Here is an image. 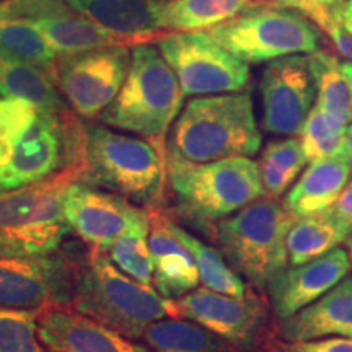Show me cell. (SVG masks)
Segmentation results:
<instances>
[{
    "label": "cell",
    "instance_id": "3957f363",
    "mask_svg": "<svg viewBox=\"0 0 352 352\" xmlns=\"http://www.w3.org/2000/svg\"><path fill=\"white\" fill-rule=\"evenodd\" d=\"M178 77L152 44L132 47L126 82L100 120L114 129L134 132L166 155L165 138L183 107Z\"/></svg>",
    "mask_w": 352,
    "mask_h": 352
},
{
    "label": "cell",
    "instance_id": "4316f807",
    "mask_svg": "<svg viewBox=\"0 0 352 352\" xmlns=\"http://www.w3.org/2000/svg\"><path fill=\"white\" fill-rule=\"evenodd\" d=\"M307 162L300 139L289 138L267 144L258 162L266 196L274 199L284 196L302 175Z\"/></svg>",
    "mask_w": 352,
    "mask_h": 352
},
{
    "label": "cell",
    "instance_id": "30bf717a",
    "mask_svg": "<svg viewBox=\"0 0 352 352\" xmlns=\"http://www.w3.org/2000/svg\"><path fill=\"white\" fill-rule=\"evenodd\" d=\"M157 47L178 77L184 96L243 91L248 64L223 50L208 32H173L157 39Z\"/></svg>",
    "mask_w": 352,
    "mask_h": 352
},
{
    "label": "cell",
    "instance_id": "d6a6232c",
    "mask_svg": "<svg viewBox=\"0 0 352 352\" xmlns=\"http://www.w3.org/2000/svg\"><path fill=\"white\" fill-rule=\"evenodd\" d=\"M302 15H305L311 23L323 30L328 34L333 46L336 47V51L352 63V34L347 33L338 21L334 8H311Z\"/></svg>",
    "mask_w": 352,
    "mask_h": 352
},
{
    "label": "cell",
    "instance_id": "e575fe53",
    "mask_svg": "<svg viewBox=\"0 0 352 352\" xmlns=\"http://www.w3.org/2000/svg\"><path fill=\"white\" fill-rule=\"evenodd\" d=\"M267 2L274 7L294 8V10L305 13L311 8H334L346 0H267Z\"/></svg>",
    "mask_w": 352,
    "mask_h": 352
},
{
    "label": "cell",
    "instance_id": "4fadbf2b",
    "mask_svg": "<svg viewBox=\"0 0 352 352\" xmlns=\"http://www.w3.org/2000/svg\"><path fill=\"white\" fill-rule=\"evenodd\" d=\"M63 210L70 230L90 250L101 253H107L131 228L148 220L147 209L138 208L124 196L82 182L67 188Z\"/></svg>",
    "mask_w": 352,
    "mask_h": 352
},
{
    "label": "cell",
    "instance_id": "d4e9b609",
    "mask_svg": "<svg viewBox=\"0 0 352 352\" xmlns=\"http://www.w3.org/2000/svg\"><path fill=\"white\" fill-rule=\"evenodd\" d=\"M142 340L152 352H243L186 318L155 321L144 333Z\"/></svg>",
    "mask_w": 352,
    "mask_h": 352
},
{
    "label": "cell",
    "instance_id": "e0dca14e",
    "mask_svg": "<svg viewBox=\"0 0 352 352\" xmlns=\"http://www.w3.org/2000/svg\"><path fill=\"white\" fill-rule=\"evenodd\" d=\"M65 165V144L60 122L38 114L16 140L12 158L0 170V192L43 182Z\"/></svg>",
    "mask_w": 352,
    "mask_h": 352
},
{
    "label": "cell",
    "instance_id": "2e32d148",
    "mask_svg": "<svg viewBox=\"0 0 352 352\" xmlns=\"http://www.w3.org/2000/svg\"><path fill=\"white\" fill-rule=\"evenodd\" d=\"M38 336L50 352H152L69 303L39 310Z\"/></svg>",
    "mask_w": 352,
    "mask_h": 352
},
{
    "label": "cell",
    "instance_id": "277c9868",
    "mask_svg": "<svg viewBox=\"0 0 352 352\" xmlns=\"http://www.w3.org/2000/svg\"><path fill=\"white\" fill-rule=\"evenodd\" d=\"M296 220L283 202L263 196L219 220L214 236L228 266L264 292L272 277L289 266L287 235Z\"/></svg>",
    "mask_w": 352,
    "mask_h": 352
},
{
    "label": "cell",
    "instance_id": "7a4b0ae2",
    "mask_svg": "<svg viewBox=\"0 0 352 352\" xmlns=\"http://www.w3.org/2000/svg\"><path fill=\"white\" fill-rule=\"evenodd\" d=\"M70 307L129 340H140L155 321L178 318L175 302L124 274L107 253L90 250L76 267Z\"/></svg>",
    "mask_w": 352,
    "mask_h": 352
},
{
    "label": "cell",
    "instance_id": "f1b7e54d",
    "mask_svg": "<svg viewBox=\"0 0 352 352\" xmlns=\"http://www.w3.org/2000/svg\"><path fill=\"white\" fill-rule=\"evenodd\" d=\"M171 230L195 258L197 271H199V279L204 284V287L233 297H243L248 292L250 287L228 266L222 253L217 252L212 246L202 243L199 239H196L195 235L184 230L173 220H171Z\"/></svg>",
    "mask_w": 352,
    "mask_h": 352
},
{
    "label": "cell",
    "instance_id": "52a82bcc",
    "mask_svg": "<svg viewBox=\"0 0 352 352\" xmlns=\"http://www.w3.org/2000/svg\"><path fill=\"white\" fill-rule=\"evenodd\" d=\"M166 178L182 208L204 223L219 222L266 196L258 164L250 157L192 164L166 155Z\"/></svg>",
    "mask_w": 352,
    "mask_h": 352
},
{
    "label": "cell",
    "instance_id": "5bb4252c",
    "mask_svg": "<svg viewBox=\"0 0 352 352\" xmlns=\"http://www.w3.org/2000/svg\"><path fill=\"white\" fill-rule=\"evenodd\" d=\"M259 91L264 129L289 138L300 134L316 98L308 57L292 54L267 63L259 80Z\"/></svg>",
    "mask_w": 352,
    "mask_h": 352
},
{
    "label": "cell",
    "instance_id": "4dcf8cb0",
    "mask_svg": "<svg viewBox=\"0 0 352 352\" xmlns=\"http://www.w3.org/2000/svg\"><path fill=\"white\" fill-rule=\"evenodd\" d=\"M349 126L333 120L323 109L314 104L300 131V142L308 162L318 158L346 155V134Z\"/></svg>",
    "mask_w": 352,
    "mask_h": 352
},
{
    "label": "cell",
    "instance_id": "603a6c76",
    "mask_svg": "<svg viewBox=\"0 0 352 352\" xmlns=\"http://www.w3.org/2000/svg\"><path fill=\"white\" fill-rule=\"evenodd\" d=\"M349 230V226L340 217L334 206L297 219L287 235L289 264L298 266L323 256L344 243Z\"/></svg>",
    "mask_w": 352,
    "mask_h": 352
},
{
    "label": "cell",
    "instance_id": "9a60e30c",
    "mask_svg": "<svg viewBox=\"0 0 352 352\" xmlns=\"http://www.w3.org/2000/svg\"><path fill=\"white\" fill-rule=\"evenodd\" d=\"M351 267L349 254L338 246L323 256L277 272L264 290L274 318H289L311 305L340 284Z\"/></svg>",
    "mask_w": 352,
    "mask_h": 352
},
{
    "label": "cell",
    "instance_id": "8fae6325",
    "mask_svg": "<svg viewBox=\"0 0 352 352\" xmlns=\"http://www.w3.org/2000/svg\"><path fill=\"white\" fill-rule=\"evenodd\" d=\"M132 51L126 44L59 57L56 83L70 109L83 120L101 116L124 85Z\"/></svg>",
    "mask_w": 352,
    "mask_h": 352
},
{
    "label": "cell",
    "instance_id": "d590c367",
    "mask_svg": "<svg viewBox=\"0 0 352 352\" xmlns=\"http://www.w3.org/2000/svg\"><path fill=\"white\" fill-rule=\"evenodd\" d=\"M334 209L340 214V217L344 220V222L352 227V178L351 182L346 184L344 191L341 192V196L338 197L336 204H334Z\"/></svg>",
    "mask_w": 352,
    "mask_h": 352
},
{
    "label": "cell",
    "instance_id": "836d02e7",
    "mask_svg": "<svg viewBox=\"0 0 352 352\" xmlns=\"http://www.w3.org/2000/svg\"><path fill=\"white\" fill-rule=\"evenodd\" d=\"M270 352H352V338L329 336L307 341H284L276 338Z\"/></svg>",
    "mask_w": 352,
    "mask_h": 352
},
{
    "label": "cell",
    "instance_id": "484cf974",
    "mask_svg": "<svg viewBox=\"0 0 352 352\" xmlns=\"http://www.w3.org/2000/svg\"><path fill=\"white\" fill-rule=\"evenodd\" d=\"M308 64L316 85V107L323 109L333 120L351 126L352 95L336 56L328 51H315L308 54Z\"/></svg>",
    "mask_w": 352,
    "mask_h": 352
},
{
    "label": "cell",
    "instance_id": "83f0119b",
    "mask_svg": "<svg viewBox=\"0 0 352 352\" xmlns=\"http://www.w3.org/2000/svg\"><path fill=\"white\" fill-rule=\"evenodd\" d=\"M0 57L36 65L56 80L59 56L30 20H0Z\"/></svg>",
    "mask_w": 352,
    "mask_h": 352
},
{
    "label": "cell",
    "instance_id": "7c38bea8",
    "mask_svg": "<svg viewBox=\"0 0 352 352\" xmlns=\"http://www.w3.org/2000/svg\"><path fill=\"white\" fill-rule=\"evenodd\" d=\"M76 267L59 254L0 253V308L43 310L70 303Z\"/></svg>",
    "mask_w": 352,
    "mask_h": 352
},
{
    "label": "cell",
    "instance_id": "d6986e66",
    "mask_svg": "<svg viewBox=\"0 0 352 352\" xmlns=\"http://www.w3.org/2000/svg\"><path fill=\"white\" fill-rule=\"evenodd\" d=\"M148 246L153 261V287L175 300L201 283L199 271L189 250L171 230V219L160 208H148Z\"/></svg>",
    "mask_w": 352,
    "mask_h": 352
},
{
    "label": "cell",
    "instance_id": "ba28073f",
    "mask_svg": "<svg viewBox=\"0 0 352 352\" xmlns=\"http://www.w3.org/2000/svg\"><path fill=\"white\" fill-rule=\"evenodd\" d=\"M208 33L223 50L246 64L311 54L320 50L321 39L318 30L300 12L271 3L212 26Z\"/></svg>",
    "mask_w": 352,
    "mask_h": 352
},
{
    "label": "cell",
    "instance_id": "60d3db41",
    "mask_svg": "<svg viewBox=\"0 0 352 352\" xmlns=\"http://www.w3.org/2000/svg\"><path fill=\"white\" fill-rule=\"evenodd\" d=\"M344 243H346V248H347L346 252H347V254H349V259H351V266H352V227H351L349 233H347V236H346Z\"/></svg>",
    "mask_w": 352,
    "mask_h": 352
},
{
    "label": "cell",
    "instance_id": "ffe728a7",
    "mask_svg": "<svg viewBox=\"0 0 352 352\" xmlns=\"http://www.w3.org/2000/svg\"><path fill=\"white\" fill-rule=\"evenodd\" d=\"M276 333L284 341L352 338V277L342 279L328 294L296 315L277 320Z\"/></svg>",
    "mask_w": 352,
    "mask_h": 352
},
{
    "label": "cell",
    "instance_id": "6da1fadb",
    "mask_svg": "<svg viewBox=\"0 0 352 352\" xmlns=\"http://www.w3.org/2000/svg\"><path fill=\"white\" fill-rule=\"evenodd\" d=\"M261 147L250 91L192 96L170 129L166 155L192 164L252 157Z\"/></svg>",
    "mask_w": 352,
    "mask_h": 352
},
{
    "label": "cell",
    "instance_id": "f35d334b",
    "mask_svg": "<svg viewBox=\"0 0 352 352\" xmlns=\"http://www.w3.org/2000/svg\"><path fill=\"white\" fill-rule=\"evenodd\" d=\"M341 69H342V74H344V77L347 78V83H349L351 95H352V63H351V60L341 63Z\"/></svg>",
    "mask_w": 352,
    "mask_h": 352
},
{
    "label": "cell",
    "instance_id": "8992f818",
    "mask_svg": "<svg viewBox=\"0 0 352 352\" xmlns=\"http://www.w3.org/2000/svg\"><path fill=\"white\" fill-rule=\"evenodd\" d=\"M82 170L65 165L43 182L0 192V253L51 254L70 230L63 202Z\"/></svg>",
    "mask_w": 352,
    "mask_h": 352
},
{
    "label": "cell",
    "instance_id": "9c48e42d",
    "mask_svg": "<svg viewBox=\"0 0 352 352\" xmlns=\"http://www.w3.org/2000/svg\"><path fill=\"white\" fill-rule=\"evenodd\" d=\"M173 302L178 318L195 321L243 352H270L277 338L270 302L252 289L233 297L202 287Z\"/></svg>",
    "mask_w": 352,
    "mask_h": 352
},
{
    "label": "cell",
    "instance_id": "1f68e13d",
    "mask_svg": "<svg viewBox=\"0 0 352 352\" xmlns=\"http://www.w3.org/2000/svg\"><path fill=\"white\" fill-rule=\"evenodd\" d=\"M38 314L39 310L0 308V352H44Z\"/></svg>",
    "mask_w": 352,
    "mask_h": 352
},
{
    "label": "cell",
    "instance_id": "cb8c5ba5",
    "mask_svg": "<svg viewBox=\"0 0 352 352\" xmlns=\"http://www.w3.org/2000/svg\"><path fill=\"white\" fill-rule=\"evenodd\" d=\"M267 3V0H168L164 28L171 33L204 32Z\"/></svg>",
    "mask_w": 352,
    "mask_h": 352
},
{
    "label": "cell",
    "instance_id": "ab89813d",
    "mask_svg": "<svg viewBox=\"0 0 352 352\" xmlns=\"http://www.w3.org/2000/svg\"><path fill=\"white\" fill-rule=\"evenodd\" d=\"M344 153H346V157L349 158V160L352 162V124L349 126V129H347V134H346Z\"/></svg>",
    "mask_w": 352,
    "mask_h": 352
},
{
    "label": "cell",
    "instance_id": "ac0fdd59",
    "mask_svg": "<svg viewBox=\"0 0 352 352\" xmlns=\"http://www.w3.org/2000/svg\"><path fill=\"white\" fill-rule=\"evenodd\" d=\"M104 32L127 44L164 36V12L168 0H65ZM166 33V32H165Z\"/></svg>",
    "mask_w": 352,
    "mask_h": 352
},
{
    "label": "cell",
    "instance_id": "8d00e7d4",
    "mask_svg": "<svg viewBox=\"0 0 352 352\" xmlns=\"http://www.w3.org/2000/svg\"><path fill=\"white\" fill-rule=\"evenodd\" d=\"M334 13H336V19L342 25V28L352 34V0H346L341 6L334 7Z\"/></svg>",
    "mask_w": 352,
    "mask_h": 352
},
{
    "label": "cell",
    "instance_id": "f546056e",
    "mask_svg": "<svg viewBox=\"0 0 352 352\" xmlns=\"http://www.w3.org/2000/svg\"><path fill=\"white\" fill-rule=\"evenodd\" d=\"M148 220L120 236L107 254L120 270L138 283L153 287V261L148 246Z\"/></svg>",
    "mask_w": 352,
    "mask_h": 352
},
{
    "label": "cell",
    "instance_id": "74e56055",
    "mask_svg": "<svg viewBox=\"0 0 352 352\" xmlns=\"http://www.w3.org/2000/svg\"><path fill=\"white\" fill-rule=\"evenodd\" d=\"M13 19L12 0H0V20Z\"/></svg>",
    "mask_w": 352,
    "mask_h": 352
},
{
    "label": "cell",
    "instance_id": "5b68a950",
    "mask_svg": "<svg viewBox=\"0 0 352 352\" xmlns=\"http://www.w3.org/2000/svg\"><path fill=\"white\" fill-rule=\"evenodd\" d=\"M166 155L147 139L87 126L82 183L157 208L164 199Z\"/></svg>",
    "mask_w": 352,
    "mask_h": 352
},
{
    "label": "cell",
    "instance_id": "7402d4cb",
    "mask_svg": "<svg viewBox=\"0 0 352 352\" xmlns=\"http://www.w3.org/2000/svg\"><path fill=\"white\" fill-rule=\"evenodd\" d=\"M0 95L32 103L43 116L60 121L70 109L60 98V90L46 70L23 60L0 57Z\"/></svg>",
    "mask_w": 352,
    "mask_h": 352
},
{
    "label": "cell",
    "instance_id": "44dd1931",
    "mask_svg": "<svg viewBox=\"0 0 352 352\" xmlns=\"http://www.w3.org/2000/svg\"><path fill=\"white\" fill-rule=\"evenodd\" d=\"M352 175V162L346 155L310 162L298 182L285 195L284 206L296 219L333 208Z\"/></svg>",
    "mask_w": 352,
    "mask_h": 352
}]
</instances>
